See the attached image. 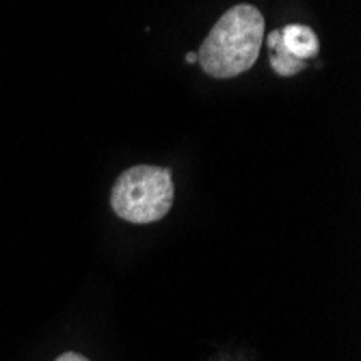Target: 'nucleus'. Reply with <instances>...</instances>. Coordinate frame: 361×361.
<instances>
[{"label": "nucleus", "mask_w": 361, "mask_h": 361, "mask_svg": "<svg viewBox=\"0 0 361 361\" xmlns=\"http://www.w3.org/2000/svg\"><path fill=\"white\" fill-rule=\"evenodd\" d=\"M264 39V16L253 5L227 9L204 39L197 61L212 78H234L253 68Z\"/></svg>", "instance_id": "f257e3e1"}, {"label": "nucleus", "mask_w": 361, "mask_h": 361, "mask_svg": "<svg viewBox=\"0 0 361 361\" xmlns=\"http://www.w3.org/2000/svg\"><path fill=\"white\" fill-rule=\"evenodd\" d=\"M176 200L173 176L165 167L137 165L123 171L113 190L111 208L128 223H154L167 216Z\"/></svg>", "instance_id": "f03ea898"}, {"label": "nucleus", "mask_w": 361, "mask_h": 361, "mask_svg": "<svg viewBox=\"0 0 361 361\" xmlns=\"http://www.w3.org/2000/svg\"><path fill=\"white\" fill-rule=\"evenodd\" d=\"M281 30V44L283 48L299 61H310L318 56L320 44H318V35L305 24H288Z\"/></svg>", "instance_id": "7ed1b4c3"}, {"label": "nucleus", "mask_w": 361, "mask_h": 361, "mask_svg": "<svg viewBox=\"0 0 361 361\" xmlns=\"http://www.w3.org/2000/svg\"><path fill=\"white\" fill-rule=\"evenodd\" d=\"M54 361H89V359H87L85 355H80V353H72V350H70V353L59 355Z\"/></svg>", "instance_id": "39448f33"}, {"label": "nucleus", "mask_w": 361, "mask_h": 361, "mask_svg": "<svg viewBox=\"0 0 361 361\" xmlns=\"http://www.w3.org/2000/svg\"><path fill=\"white\" fill-rule=\"evenodd\" d=\"M267 46H269V56H271V68L279 74V76H294L301 70H305V61L294 59L281 44V30H273L267 37Z\"/></svg>", "instance_id": "20e7f679"}, {"label": "nucleus", "mask_w": 361, "mask_h": 361, "mask_svg": "<svg viewBox=\"0 0 361 361\" xmlns=\"http://www.w3.org/2000/svg\"><path fill=\"white\" fill-rule=\"evenodd\" d=\"M186 63H188V65L197 63V54H195V52H188V54H186Z\"/></svg>", "instance_id": "423d86ee"}]
</instances>
